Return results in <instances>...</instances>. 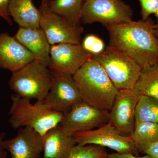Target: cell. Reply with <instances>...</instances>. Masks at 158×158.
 <instances>
[{"instance_id":"16","label":"cell","mask_w":158,"mask_h":158,"mask_svg":"<svg viewBox=\"0 0 158 158\" xmlns=\"http://www.w3.org/2000/svg\"><path fill=\"white\" fill-rule=\"evenodd\" d=\"M43 137V158H68L75 145L73 136L62 131L58 125Z\"/></svg>"},{"instance_id":"27","label":"cell","mask_w":158,"mask_h":158,"mask_svg":"<svg viewBox=\"0 0 158 158\" xmlns=\"http://www.w3.org/2000/svg\"><path fill=\"white\" fill-rule=\"evenodd\" d=\"M144 154L148 155L155 158H158V141L150 145Z\"/></svg>"},{"instance_id":"31","label":"cell","mask_w":158,"mask_h":158,"mask_svg":"<svg viewBox=\"0 0 158 158\" xmlns=\"http://www.w3.org/2000/svg\"><path fill=\"white\" fill-rule=\"evenodd\" d=\"M50 0H42V2L48 3Z\"/></svg>"},{"instance_id":"21","label":"cell","mask_w":158,"mask_h":158,"mask_svg":"<svg viewBox=\"0 0 158 158\" xmlns=\"http://www.w3.org/2000/svg\"><path fill=\"white\" fill-rule=\"evenodd\" d=\"M142 122L158 123V99L141 95L135 115V124Z\"/></svg>"},{"instance_id":"14","label":"cell","mask_w":158,"mask_h":158,"mask_svg":"<svg viewBox=\"0 0 158 158\" xmlns=\"http://www.w3.org/2000/svg\"><path fill=\"white\" fill-rule=\"evenodd\" d=\"M31 52L8 33L0 34V68L13 73L34 60Z\"/></svg>"},{"instance_id":"8","label":"cell","mask_w":158,"mask_h":158,"mask_svg":"<svg viewBox=\"0 0 158 158\" xmlns=\"http://www.w3.org/2000/svg\"><path fill=\"white\" fill-rule=\"evenodd\" d=\"M109 121V111L99 110L82 101L63 113L59 126L66 134L73 136L79 132L100 127Z\"/></svg>"},{"instance_id":"25","label":"cell","mask_w":158,"mask_h":158,"mask_svg":"<svg viewBox=\"0 0 158 158\" xmlns=\"http://www.w3.org/2000/svg\"><path fill=\"white\" fill-rule=\"evenodd\" d=\"M11 0H0V16L4 19L9 25L13 24L9 11V3Z\"/></svg>"},{"instance_id":"20","label":"cell","mask_w":158,"mask_h":158,"mask_svg":"<svg viewBox=\"0 0 158 158\" xmlns=\"http://www.w3.org/2000/svg\"><path fill=\"white\" fill-rule=\"evenodd\" d=\"M133 89L140 96L158 99V65L142 69Z\"/></svg>"},{"instance_id":"10","label":"cell","mask_w":158,"mask_h":158,"mask_svg":"<svg viewBox=\"0 0 158 158\" xmlns=\"http://www.w3.org/2000/svg\"><path fill=\"white\" fill-rule=\"evenodd\" d=\"M51 73L50 89L44 102L52 111L65 113L82 102L81 98L73 76L52 71Z\"/></svg>"},{"instance_id":"23","label":"cell","mask_w":158,"mask_h":158,"mask_svg":"<svg viewBox=\"0 0 158 158\" xmlns=\"http://www.w3.org/2000/svg\"><path fill=\"white\" fill-rule=\"evenodd\" d=\"M82 48L92 57L102 53L105 49L103 40L95 34H88L81 42Z\"/></svg>"},{"instance_id":"24","label":"cell","mask_w":158,"mask_h":158,"mask_svg":"<svg viewBox=\"0 0 158 158\" xmlns=\"http://www.w3.org/2000/svg\"><path fill=\"white\" fill-rule=\"evenodd\" d=\"M141 6L142 19L149 18L150 15L155 14L158 9V0H138Z\"/></svg>"},{"instance_id":"11","label":"cell","mask_w":158,"mask_h":158,"mask_svg":"<svg viewBox=\"0 0 158 158\" xmlns=\"http://www.w3.org/2000/svg\"><path fill=\"white\" fill-rule=\"evenodd\" d=\"M140 97L133 89L119 90L109 111V122L123 135H132L136 107Z\"/></svg>"},{"instance_id":"12","label":"cell","mask_w":158,"mask_h":158,"mask_svg":"<svg viewBox=\"0 0 158 158\" xmlns=\"http://www.w3.org/2000/svg\"><path fill=\"white\" fill-rule=\"evenodd\" d=\"M92 56L82 48L81 44L62 43L51 45L50 63L52 71L73 76Z\"/></svg>"},{"instance_id":"9","label":"cell","mask_w":158,"mask_h":158,"mask_svg":"<svg viewBox=\"0 0 158 158\" xmlns=\"http://www.w3.org/2000/svg\"><path fill=\"white\" fill-rule=\"evenodd\" d=\"M40 27L44 32L51 45L62 43L81 44L84 27L69 22L51 11L47 3L41 2Z\"/></svg>"},{"instance_id":"4","label":"cell","mask_w":158,"mask_h":158,"mask_svg":"<svg viewBox=\"0 0 158 158\" xmlns=\"http://www.w3.org/2000/svg\"><path fill=\"white\" fill-rule=\"evenodd\" d=\"M51 82L50 69L34 59L19 70L12 73L9 86L15 94L20 97L31 100H43L48 94Z\"/></svg>"},{"instance_id":"32","label":"cell","mask_w":158,"mask_h":158,"mask_svg":"<svg viewBox=\"0 0 158 158\" xmlns=\"http://www.w3.org/2000/svg\"><path fill=\"white\" fill-rule=\"evenodd\" d=\"M84 1H86V0H84Z\"/></svg>"},{"instance_id":"6","label":"cell","mask_w":158,"mask_h":158,"mask_svg":"<svg viewBox=\"0 0 158 158\" xmlns=\"http://www.w3.org/2000/svg\"><path fill=\"white\" fill-rule=\"evenodd\" d=\"M134 11L122 0H86L82 9L81 21L115 25L133 20Z\"/></svg>"},{"instance_id":"7","label":"cell","mask_w":158,"mask_h":158,"mask_svg":"<svg viewBox=\"0 0 158 158\" xmlns=\"http://www.w3.org/2000/svg\"><path fill=\"white\" fill-rule=\"evenodd\" d=\"M73 138L76 144L80 145L95 144L118 153L139 155L131 136L121 135L110 122L97 128L76 133Z\"/></svg>"},{"instance_id":"26","label":"cell","mask_w":158,"mask_h":158,"mask_svg":"<svg viewBox=\"0 0 158 158\" xmlns=\"http://www.w3.org/2000/svg\"><path fill=\"white\" fill-rule=\"evenodd\" d=\"M103 158H155L148 155L145 154L143 156L139 157L135 155L132 153H113L107 154Z\"/></svg>"},{"instance_id":"18","label":"cell","mask_w":158,"mask_h":158,"mask_svg":"<svg viewBox=\"0 0 158 158\" xmlns=\"http://www.w3.org/2000/svg\"><path fill=\"white\" fill-rule=\"evenodd\" d=\"M84 2V0H50L47 3L54 13L72 24L81 26Z\"/></svg>"},{"instance_id":"22","label":"cell","mask_w":158,"mask_h":158,"mask_svg":"<svg viewBox=\"0 0 158 158\" xmlns=\"http://www.w3.org/2000/svg\"><path fill=\"white\" fill-rule=\"evenodd\" d=\"M107 154L104 147L99 145L76 144L68 158H103Z\"/></svg>"},{"instance_id":"1","label":"cell","mask_w":158,"mask_h":158,"mask_svg":"<svg viewBox=\"0 0 158 158\" xmlns=\"http://www.w3.org/2000/svg\"><path fill=\"white\" fill-rule=\"evenodd\" d=\"M151 19L106 26L109 45L126 54L142 69L158 65V38Z\"/></svg>"},{"instance_id":"28","label":"cell","mask_w":158,"mask_h":158,"mask_svg":"<svg viewBox=\"0 0 158 158\" xmlns=\"http://www.w3.org/2000/svg\"><path fill=\"white\" fill-rule=\"evenodd\" d=\"M6 134L5 132L0 133V158H7V151L4 148L3 142Z\"/></svg>"},{"instance_id":"29","label":"cell","mask_w":158,"mask_h":158,"mask_svg":"<svg viewBox=\"0 0 158 158\" xmlns=\"http://www.w3.org/2000/svg\"><path fill=\"white\" fill-rule=\"evenodd\" d=\"M154 34L158 38V26L155 24L154 30Z\"/></svg>"},{"instance_id":"13","label":"cell","mask_w":158,"mask_h":158,"mask_svg":"<svg viewBox=\"0 0 158 158\" xmlns=\"http://www.w3.org/2000/svg\"><path fill=\"white\" fill-rule=\"evenodd\" d=\"M3 145L11 158H40L43 137L32 128L22 127L14 138L4 140Z\"/></svg>"},{"instance_id":"19","label":"cell","mask_w":158,"mask_h":158,"mask_svg":"<svg viewBox=\"0 0 158 158\" xmlns=\"http://www.w3.org/2000/svg\"><path fill=\"white\" fill-rule=\"evenodd\" d=\"M131 137L138 153L144 154L150 145L158 141V123H136Z\"/></svg>"},{"instance_id":"2","label":"cell","mask_w":158,"mask_h":158,"mask_svg":"<svg viewBox=\"0 0 158 158\" xmlns=\"http://www.w3.org/2000/svg\"><path fill=\"white\" fill-rule=\"evenodd\" d=\"M73 77L82 101L99 110H111L119 90L96 60H88Z\"/></svg>"},{"instance_id":"5","label":"cell","mask_w":158,"mask_h":158,"mask_svg":"<svg viewBox=\"0 0 158 158\" xmlns=\"http://www.w3.org/2000/svg\"><path fill=\"white\" fill-rule=\"evenodd\" d=\"M92 58L101 65L118 90L134 88L142 69L131 57L109 44Z\"/></svg>"},{"instance_id":"3","label":"cell","mask_w":158,"mask_h":158,"mask_svg":"<svg viewBox=\"0 0 158 158\" xmlns=\"http://www.w3.org/2000/svg\"><path fill=\"white\" fill-rule=\"evenodd\" d=\"M12 104L9 111V122L13 128L30 127L44 136L60 123L63 113L49 109L43 100L32 104L31 100L16 94L11 96Z\"/></svg>"},{"instance_id":"15","label":"cell","mask_w":158,"mask_h":158,"mask_svg":"<svg viewBox=\"0 0 158 158\" xmlns=\"http://www.w3.org/2000/svg\"><path fill=\"white\" fill-rule=\"evenodd\" d=\"M14 37L32 53L35 60L48 67L51 45L42 29L19 27Z\"/></svg>"},{"instance_id":"30","label":"cell","mask_w":158,"mask_h":158,"mask_svg":"<svg viewBox=\"0 0 158 158\" xmlns=\"http://www.w3.org/2000/svg\"><path fill=\"white\" fill-rule=\"evenodd\" d=\"M155 15L156 17V18L157 20V23L156 24L158 26V9L157 11H156V13L155 14Z\"/></svg>"},{"instance_id":"17","label":"cell","mask_w":158,"mask_h":158,"mask_svg":"<svg viewBox=\"0 0 158 158\" xmlns=\"http://www.w3.org/2000/svg\"><path fill=\"white\" fill-rule=\"evenodd\" d=\"M9 11L10 16L13 17L19 27L40 28V11L34 6L32 0H11Z\"/></svg>"}]
</instances>
